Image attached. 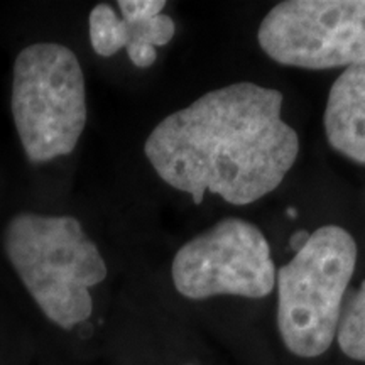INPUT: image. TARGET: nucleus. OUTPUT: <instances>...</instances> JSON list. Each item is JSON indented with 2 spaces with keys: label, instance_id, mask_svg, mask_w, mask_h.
Here are the masks:
<instances>
[{
  "label": "nucleus",
  "instance_id": "1",
  "mask_svg": "<svg viewBox=\"0 0 365 365\" xmlns=\"http://www.w3.org/2000/svg\"><path fill=\"white\" fill-rule=\"evenodd\" d=\"M279 90L249 83L205 93L154 127L144 153L158 176L188 193L244 207L272 193L299 154V137L282 120Z\"/></svg>",
  "mask_w": 365,
  "mask_h": 365
},
{
  "label": "nucleus",
  "instance_id": "2",
  "mask_svg": "<svg viewBox=\"0 0 365 365\" xmlns=\"http://www.w3.org/2000/svg\"><path fill=\"white\" fill-rule=\"evenodd\" d=\"M2 244L27 293L54 325L71 330L91 317L90 289L108 271L75 217L21 212L9 220Z\"/></svg>",
  "mask_w": 365,
  "mask_h": 365
},
{
  "label": "nucleus",
  "instance_id": "3",
  "mask_svg": "<svg viewBox=\"0 0 365 365\" xmlns=\"http://www.w3.org/2000/svg\"><path fill=\"white\" fill-rule=\"evenodd\" d=\"M357 254V244L345 228L323 225L277 271V328L296 357H319L336 339Z\"/></svg>",
  "mask_w": 365,
  "mask_h": 365
},
{
  "label": "nucleus",
  "instance_id": "4",
  "mask_svg": "<svg viewBox=\"0 0 365 365\" xmlns=\"http://www.w3.org/2000/svg\"><path fill=\"white\" fill-rule=\"evenodd\" d=\"M12 117L27 161L44 164L75 150L86 125L85 76L76 54L36 43L12 70Z\"/></svg>",
  "mask_w": 365,
  "mask_h": 365
},
{
  "label": "nucleus",
  "instance_id": "5",
  "mask_svg": "<svg viewBox=\"0 0 365 365\" xmlns=\"http://www.w3.org/2000/svg\"><path fill=\"white\" fill-rule=\"evenodd\" d=\"M173 282L188 299L242 296L261 299L276 286V266L261 228L242 218H225L178 250Z\"/></svg>",
  "mask_w": 365,
  "mask_h": 365
},
{
  "label": "nucleus",
  "instance_id": "6",
  "mask_svg": "<svg viewBox=\"0 0 365 365\" xmlns=\"http://www.w3.org/2000/svg\"><path fill=\"white\" fill-rule=\"evenodd\" d=\"M257 41L279 65L349 68L365 59V0H286L264 17Z\"/></svg>",
  "mask_w": 365,
  "mask_h": 365
},
{
  "label": "nucleus",
  "instance_id": "7",
  "mask_svg": "<svg viewBox=\"0 0 365 365\" xmlns=\"http://www.w3.org/2000/svg\"><path fill=\"white\" fill-rule=\"evenodd\" d=\"M122 17L108 4L90 12V43L98 56L110 58L127 49L132 65L149 68L158 58L156 48L166 46L176 34V24L164 16V0H120Z\"/></svg>",
  "mask_w": 365,
  "mask_h": 365
},
{
  "label": "nucleus",
  "instance_id": "8",
  "mask_svg": "<svg viewBox=\"0 0 365 365\" xmlns=\"http://www.w3.org/2000/svg\"><path fill=\"white\" fill-rule=\"evenodd\" d=\"M323 125L336 153L365 164V59L345 68L331 85Z\"/></svg>",
  "mask_w": 365,
  "mask_h": 365
},
{
  "label": "nucleus",
  "instance_id": "9",
  "mask_svg": "<svg viewBox=\"0 0 365 365\" xmlns=\"http://www.w3.org/2000/svg\"><path fill=\"white\" fill-rule=\"evenodd\" d=\"M336 341L346 357L365 362V281L341 308Z\"/></svg>",
  "mask_w": 365,
  "mask_h": 365
},
{
  "label": "nucleus",
  "instance_id": "10",
  "mask_svg": "<svg viewBox=\"0 0 365 365\" xmlns=\"http://www.w3.org/2000/svg\"><path fill=\"white\" fill-rule=\"evenodd\" d=\"M308 239H309V232H307V230L294 232L293 237H291V240H289V247L293 249L294 252H298V250L303 247L304 244H307Z\"/></svg>",
  "mask_w": 365,
  "mask_h": 365
},
{
  "label": "nucleus",
  "instance_id": "11",
  "mask_svg": "<svg viewBox=\"0 0 365 365\" xmlns=\"http://www.w3.org/2000/svg\"><path fill=\"white\" fill-rule=\"evenodd\" d=\"M287 215H289V217H296L294 208H289V210H287Z\"/></svg>",
  "mask_w": 365,
  "mask_h": 365
}]
</instances>
